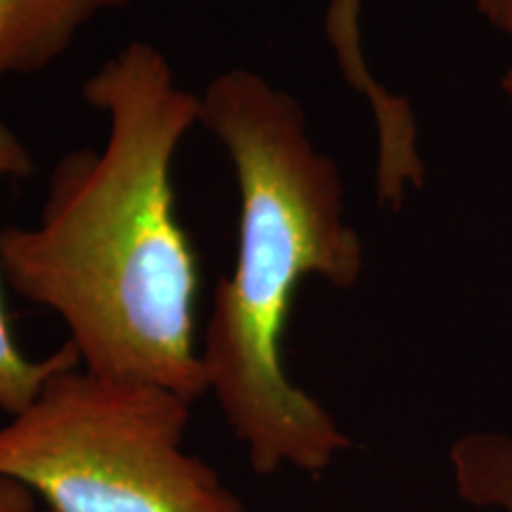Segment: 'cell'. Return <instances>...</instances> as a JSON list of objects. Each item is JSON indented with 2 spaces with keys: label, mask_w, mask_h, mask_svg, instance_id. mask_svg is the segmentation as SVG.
Listing matches in <instances>:
<instances>
[{
  "label": "cell",
  "mask_w": 512,
  "mask_h": 512,
  "mask_svg": "<svg viewBox=\"0 0 512 512\" xmlns=\"http://www.w3.org/2000/svg\"><path fill=\"white\" fill-rule=\"evenodd\" d=\"M81 93L107 117L105 147L60 157L36 226L0 230V271L62 318L88 373L197 401L209 394L195 330L200 261L171 169L200 95L145 41L100 64Z\"/></svg>",
  "instance_id": "1"
},
{
  "label": "cell",
  "mask_w": 512,
  "mask_h": 512,
  "mask_svg": "<svg viewBox=\"0 0 512 512\" xmlns=\"http://www.w3.org/2000/svg\"><path fill=\"white\" fill-rule=\"evenodd\" d=\"M197 124L228 152L240 195L235 264L214 287L200 351L209 394L256 475H323L351 439L290 380L283 337L306 278L349 290L366 268L342 171L311 140L302 102L247 67L207 83Z\"/></svg>",
  "instance_id": "2"
},
{
  "label": "cell",
  "mask_w": 512,
  "mask_h": 512,
  "mask_svg": "<svg viewBox=\"0 0 512 512\" xmlns=\"http://www.w3.org/2000/svg\"><path fill=\"white\" fill-rule=\"evenodd\" d=\"M192 401L74 366L0 425V477L50 512H247L219 472L185 451Z\"/></svg>",
  "instance_id": "3"
},
{
  "label": "cell",
  "mask_w": 512,
  "mask_h": 512,
  "mask_svg": "<svg viewBox=\"0 0 512 512\" xmlns=\"http://www.w3.org/2000/svg\"><path fill=\"white\" fill-rule=\"evenodd\" d=\"M133 0H0V79L53 67L79 31Z\"/></svg>",
  "instance_id": "4"
},
{
  "label": "cell",
  "mask_w": 512,
  "mask_h": 512,
  "mask_svg": "<svg viewBox=\"0 0 512 512\" xmlns=\"http://www.w3.org/2000/svg\"><path fill=\"white\" fill-rule=\"evenodd\" d=\"M325 34L337 57L339 72L363 100L375 121L377 150L382 155H403L420 140L413 105L377 81L366 62L361 43V0H330L325 15Z\"/></svg>",
  "instance_id": "5"
},
{
  "label": "cell",
  "mask_w": 512,
  "mask_h": 512,
  "mask_svg": "<svg viewBox=\"0 0 512 512\" xmlns=\"http://www.w3.org/2000/svg\"><path fill=\"white\" fill-rule=\"evenodd\" d=\"M34 174V157L29 147L8 124L0 121V178H27ZM81 366L79 351L72 342L46 358L24 356L12 335L3 297H0V411L12 415L22 413L41 394L46 382L60 370Z\"/></svg>",
  "instance_id": "6"
},
{
  "label": "cell",
  "mask_w": 512,
  "mask_h": 512,
  "mask_svg": "<svg viewBox=\"0 0 512 512\" xmlns=\"http://www.w3.org/2000/svg\"><path fill=\"white\" fill-rule=\"evenodd\" d=\"M456 494L486 512H512V434L467 432L448 448Z\"/></svg>",
  "instance_id": "7"
},
{
  "label": "cell",
  "mask_w": 512,
  "mask_h": 512,
  "mask_svg": "<svg viewBox=\"0 0 512 512\" xmlns=\"http://www.w3.org/2000/svg\"><path fill=\"white\" fill-rule=\"evenodd\" d=\"M472 5L489 27L512 36V0H472Z\"/></svg>",
  "instance_id": "8"
},
{
  "label": "cell",
  "mask_w": 512,
  "mask_h": 512,
  "mask_svg": "<svg viewBox=\"0 0 512 512\" xmlns=\"http://www.w3.org/2000/svg\"><path fill=\"white\" fill-rule=\"evenodd\" d=\"M36 496L27 486L0 477V512H34Z\"/></svg>",
  "instance_id": "9"
},
{
  "label": "cell",
  "mask_w": 512,
  "mask_h": 512,
  "mask_svg": "<svg viewBox=\"0 0 512 512\" xmlns=\"http://www.w3.org/2000/svg\"><path fill=\"white\" fill-rule=\"evenodd\" d=\"M501 93L505 95V100H508V105L512 110V60L508 67H505V72L501 76Z\"/></svg>",
  "instance_id": "10"
},
{
  "label": "cell",
  "mask_w": 512,
  "mask_h": 512,
  "mask_svg": "<svg viewBox=\"0 0 512 512\" xmlns=\"http://www.w3.org/2000/svg\"><path fill=\"white\" fill-rule=\"evenodd\" d=\"M34 512H50V510H48V508H43V510H38V508H36Z\"/></svg>",
  "instance_id": "11"
}]
</instances>
